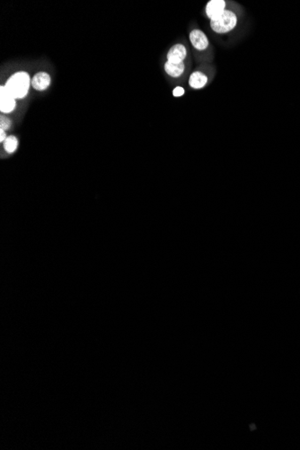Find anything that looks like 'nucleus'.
Here are the masks:
<instances>
[{
    "label": "nucleus",
    "instance_id": "nucleus-1",
    "mask_svg": "<svg viewBox=\"0 0 300 450\" xmlns=\"http://www.w3.org/2000/svg\"><path fill=\"white\" fill-rule=\"evenodd\" d=\"M6 92L16 100L25 99L28 96L32 87V79L29 73L25 71H18L10 76L5 84Z\"/></svg>",
    "mask_w": 300,
    "mask_h": 450
},
{
    "label": "nucleus",
    "instance_id": "nucleus-2",
    "mask_svg": "<svg viewBox=\"0 0 300 450\" xmlns=\"http://www.w3.org/2000/svg\"><path fill=\"white\" fill-rule=\"evenodd\" d=\"M239 16L235 9H229L219 17L209 20V26L213 33L224 35L231 33L238 26Z\"/></svg>",
    "mask_w": 300,
    "mask_h": 450
},
{
    "label": "nucleus",
    "instance_id": "nucleus-3",
    "mask_svg": "<svg viewBox=\"0 0 300 450\" xmlns=\"http://www.w3.org/2000/svg\"><path fill=\"white\" fill-rule=\"evenodd\" d=\"M189 40L192 48L197 51H205L210 46L208 36L202 30H192L189 34Z\"/></svg>",
    "mask_w": 300,
    "mask_h": 450
},
{
    "label": "nucleus",
    "instance_id": "nucleus-4",
    "mask_svg": "<svg viewBox=\"0 0 300 450\" xmlns=\"http://www.w3.org/2000/svg\"><path fill=\"white\" fill-rule=\"evenodd\" d=\"M229 4L226 0H209L205 6V14L209 20L219 17L227 9Z\"/></svg>",
    "mask_w": 300,
    "mask_h": 450
},
{
    "label": "nucleus",
    "instance_id": "nucleus-5",
    "mask_svg": "<svg viewBox=\"0 0 300 450\" xmlns=\"http://www.w3.org/2000/svg\"><path fill=\"white\" fill-rule=\"evenodd\" d=\"M187 56V48L182 43H176L167 51V61H170V62H184Z\"/></svg>",
    "mask_w": 300,
    "mask_h": 450
},
{
    "label": "nucleus",
    "instance_id": "nucleus-6",
    "mask_svg": "<svg viewBox=\"0 0 300 450\" xmlns=\"http://www.w3.org/2000/svg\"><path fill=\"white\" fill-rule=\"evenodd\" d=\"M17 108V100L6 92L4 86L0 88V111L5 114L13 113Z\"/></svg>",
    "mask_w": 300,
    "mask_h": 450
},
{
    "label": "nucleus",
    "instance_id": "nucleus-7",
    "mask_svg": "<svg viewBox=\"0 0 300 450\" xmlns=\"http://www.w3.org/2000/svg\"><path fill=\"white\" fill-rule=\"evenodd\" d=\"M50 84H51L50 75L44 71L38 72L32 79V88L39 92L45 91L50 88Z\"/></svg>",
    "mask_w": 300,
    "mask_h": 450
},
{
    "label": "nucleus",
    "instance_id": "nucleus-8",
    "mask_svg": "<svg viewBox=\"0 0 300 450\" xmlns=\"http://www.w3.org/2000/svg\"><path fill=\"white\" fill-rule=\"evenodd\" d=\"M208 76L203 71L195 70L189 77V87L194 90H200L205 88L208 83Z\"/></svg>",
    "mask_w": 300,
    "mask_h": 450
},
{
    "label": "nucleus",
    "instance_id": "nucleus-9",
    "mask_svg": "<svg viewBox=\"0 0 300 450\" xmlns=\"http://www.w3.org/2000/svg\"><path fill=\"white\" fill-rule=\"evenodd\" d=\"M164 69L169 77L173 79H178L184 73L185 63H174L167 60L164 64Z\"/></svg>",
    "mask_w": 300,
    "mask_h": 450
},
{
    "label": "nucleus",
    "instance_id": "nucleus-10",
    "mask_svg": "<svg viewBox=\"0 0 300 450\" xmlns=\"http://www.w3.org/2000/svg\"><path fill=\"white\" fill-rule=\"evenodd\" d=\"M3 144H4L5 151L9 154H13L17 151V147H18V139L16 136L10 135L5 140Z\"/></svg>",
    "mask_w": 300,
    "mask_h": 450
},
{
    "label": "nucleus",
    "instance_id": "nucleus-11",
    "mask_svg": "<svg viewBox=\"0 0 300 450\" xmlns=\"http://www.w3.org/2000/svg\"><path fill=\"white\" fill-rule=\"evenodd\" d=\"M11 125H12V121H10L9 118L5 116L0 117V129H4L5 131H7L11 128Z\"/></svg>",
    "mask_w": 300,
    "mask_h": 450
},
{
    "label": "nucleus",
    "instance_id": "nucleus-12",
    "mask_svg": "<svg viewBox=\"0 0 300 450\" xmlns=\"http://www.w3.org/2000/svg\"><path fill=\"white\" fill-rule=\"evenodd\" d=\"M185 94V89L183 87H176L173 90V96L174 97H181Z\"/></svg>",
    "mask_w": 300,
    "mask_h": 450
},
{
    "label": "nucleus",
    "instance_id": "nucleus-13",
    "mask_svg": "<svg viewBox=\"0 0 300 450\" xmlns=\"http://www.w3.org/2000/svg\"><path fill=\"white\" fill-rule=\"evenodd\" d=\"M9 136H7V132L5 131L4 129H0V142L1 143H4L5 140L7 139Z\"/></svg>",
    "mask_w": 300,
    "mask_h": 450
}]
</instances>
